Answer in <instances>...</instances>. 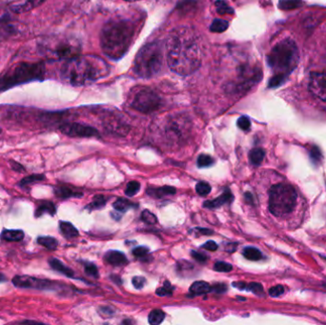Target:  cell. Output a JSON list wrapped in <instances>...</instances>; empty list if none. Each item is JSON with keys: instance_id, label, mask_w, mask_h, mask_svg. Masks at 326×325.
Returning <instances> with one entry per match:
<instances>
[{"instance_id": "6da1fadb", "label": "cell", "mask_w": 326, "mask_h": 325, "mask_svg": "<svg viewBox=\"0 0 326 325\" xmlns=\"http://www.w3.org/2000/svg\"><path fill=\"white\" fill-rule=\"evenodd\" d=\"M165 52L171 70L178 75H192L201 64L198 38L188 27L176 28L170 33L165 44Z\"/></svg>"}, {"instance_id": "7a4b0ae2", "label": "cell", "mask_w": 326, "mask_h": 325, "mask_svg": "<svg viewBox=\"0 0 326 325\" xmlns=\"http://www.w3.org/2000/svg\"><path fill=\"white\" fill-rule=\"evenodd\" d=\"M139 16L119 15L103 26L100 34L101 50L111 59L118 60L126 54L140 30Z\"/></svg>"}, {"instance_id": "3957f363", "label": "cell", "mask_w": 326, "mask_h": 325, "mask_svg": "<svg viewBox=\"0 0 326 325\" xmlns=\"http://www.w3.org/2000/svg\"><path fill=\"white\" fill-rule=\"evenodd\" d=\"M110 72L107 63L93 54L76 55L62 66L61 78L72 86H83L106 76Z\"/></svg>"}, {"instance_id": "277c9868", "label": "cell", "mask_w": 326, "mask_h": 325, "mask_svg": "<svg viewBox=\"0 0 326 325\" xmlns=\"http://www.w3.org/2000/svg\"><path fill=\"white\" fill-rule=\"evenodd\" d=\"M267 62L275 71L274 75L285 80L299 62V50L296 43L292 39L278 42L268 54Z\"/></svg>"}, {"instance_id": "5b68a950", "label": "cell", "mask_w": 326, "mask_h": 325, "mask_svg": "<svg viewBox=\"0 0 326 325\" xmlns=\"http://www.w3.org/2000/svg\"><path fill=\"white\" fill-rule=\"evenodd\" d=\"M45 67L43 63L22 62L14 65L0 75V93L12 87L41 80L44 77Z\"/></svg>"}, {"instance_id": "8992f818", "label": "cell", "mask_w": 326, "mask_h": 325, "mask_svg": "<svg viewBox=\"0 0 326 325\" xmlns=\"http://www.w3.org/2000/svg\"><path fill=\"white\" fill-rule=\"evenodd\" d=\"M163 65V48L158 42H150L138 51L134 62L133 72L142 78H151L157 75Z\"/></svg>"}, {"instance_id": "52a82bcc", "label": "cell", "mask_w": 326, "mask_h": 325, "mask_svg": "<svg viewBox=\"0 0 326 325\" xmlns=\"http://www.w3.org/2000/svg\"><path fill=\"white\" fill-rule=\"evenodd\" d=\"M298 198L299 195L292 185L284 182L277 183L269 191V211L276 217H286L297 208Z\"/></svg>"}, {"instance_id": "ba28073f", "label": "cell", "mask_w": 326, "mask_h": 325, "mask_svg": "<svg viewBox=\"0 0 326 325\" xmlns=\"http://www.w3.org/2000/svg\"><path fill=\"white\" fill-rule=\"evenodd\" d=\"M42 51L49 58L70 59L78 55L79 47L73 41L66 38L49 39L42 45Z\"/></svg>"}, {"instance_id": "9c48e42d", "label": "cell", "mask_w": 326, "mask_h": 325, "mask_svg": "<svg viewBox=\"0 0 326 325\" xmlns=\"http://www.w3.org/2000/svg\"><path fill=\"white\" fill-rule=\"evenodd\" d=\"M131 105L138 112L152 113L160 107L161 100L156 92L150 88L136 87L133 90Z\"/></svg>"}, {"instance_id": "30bf717a", "label": "cell", "mask_w": 326, "mask_h": 325, "mask_svg": "<svg viewBox=\"0 0 326 325\" xmlns=\"http://www.w3.org/2000/svg\"><path fill=\"white\" fill-rule=\"evenodd\" d=\"M12 284L16 287L31 288L39 290H56L58 283L49 279L37 278L30 275H15L12 278Z\"/></svg>"}, {"instance_id": "8fae6325", "label": "cell", "mask_w": 326, "mask_h": 325, "mask_svg": "<svg viewBox=\"0 0 326 325\" xmlns=\"http://www.w3.org/2000/svg\"><path fill=\"white\" fill-rule=\"evenodd\" d=\"M61 131L63 134L69 137H76V138H93L98 136L97 129L80 123L63 124L61 126Z\"/></svg>"}, {"instance_id": "7c38bea8", "label": "cell", "mask_w": 326, "mask_h": 325, "mask_svg": "<svg viewBox=\"0 0 326 325\" xmlns=\"http://www.w3.org/2000/svg\"><path fill=\"white\" fill-rule=\"evenodd\" d=\"M309 91L315 98L326 102V72L311 73Z\"/></svg>"}, {"instance_id": "4fadbf2b", "label": "cell", "mask_w": 326, "mask_h": 325, "mask_svg": "<svg viewBox=\"0 0 326 325\" xmlns=\"http://www.w3.org/2000/svg\"><path fill=\"white\" fill-rule=\"evenodd\" d=\"M16 32L17 28L10 15L5 14L0 17V39L11 38Z\"/></svg>"}, {"instance_id": "5bb4252c", "label": "cell", "mask_w": 326, "mask_h": 325, "mask_svg": "<svg viewBox=\"0 0 326 325\" xmlns=\"http://www.w3.org/2000/svg\"><path fill=\"white\" fill-rule=\"evenodd\" d=\"M234 200V196L229 190H226L223 194H221L218 198L213 200H207L203 203V207L208 209H216L219 208L226 203H231Z\"/></svg>"}, {"instance_id": "9a60e30c", "label": "cell", "mask_w": 326, "mask_h": 325, "mask_svg": "<svg viewBox=\"0 0 326 325\" xmlns=\"http://www.w3.org/2000/svg\"><path fill=\"white\" fill-rule=\"evenodd\" d=\"M185 124L181 119H176L170 122L167 128V135L170 139H181L183 137V131L185 130Z\"/></svg>"}, {"instance_id": "2e32d148", "label": "cell", "mask_w": 326, "mask_h": 325, "mask_svg": "<svg viewBox=\"0 0 326 325\" xmlns=\"http://www.w3.org/2000/svg\"><path fill=\"white\" fill-rule=\"evenodd\" d=\"M105 261L114 266H122L128 263L126 256L120 251H109L105 255Z\"/></svg>"}, {"instance_id": "e0dca14e", "label": "cell", "mask_w": 326, "mask_h": 325, "mask_svg": "<svg viewBox=\"0 0 326 325\" xmlns=\"http://www.w3.org/2000/svg\"><path fill=\"white\" fill-rule=\"evenodd\" d=\"M56 213H57V207L52 201L41 200V201H38V203H37L35 217H40L44 214H48L50 216H55Z\"/></svg>"}, {"instance_id": "ac0fdd59", "label": "cell", "mask_w": 326, "mask_h": 325, "mask_svg": "<svg viewBox=\"0 0 326 325\" xmlns=\"http://www.w3.org/2000/svg\"><path fill=\"white\" fill-rule=\"evenodd\" d=\"M176 189L171 186H163L159 188H149L147 189V194L151 197L161 199L166 196H172L176 194Z\"/></svg>"}, {"instance_id": "d6986e66", "label": "cell", "mask_w": 326, "mask_h": 325, "mask_svg": "<svg viewBox=\"0 0 326 325\" xmlns=\"http://www.w3.org/2000/svg\"><path fill=\"white\" fill-rule=\"evenodd\" d=\"M49 264H50V266L54 270L60 272L61 274L66 275L68 277H73L74 276V274H73V271H72V269H70L68 266H66L64 263L61 262L60 260H58V259H55V258L51 259L49 261Z\"/></svg>"}, {"instance_id": "ffe728a7", "label": "cell", "mask_w": 326, "mask_h": 325, "mask_svg": "<svg viewBox=\"0 0 326 325\" xmlns=\"http://www.w3.org/2000/svg\"><path fill=\"white\" fill-rule=\"evenodd\" d=\"M24 232L21 230H4L0 238L5 241H21L24 238Z\"/></svg>"}, {"instance_id": "44dd1931", "label": "cell", "mask_w": 326, "mask_h": 325, "mask_svg": "<svg viewBox=\"0 0 326 325\" xmlns=\"http://www.w3.org/2000/svg\"><path fill=\"white\" fill-rule=\"evenodd\" d=\"M55 194L58 198L61 199H69L72 197H81L82 193H78L76 191H73L72 188L67 186H58L55 188Z\"/></svg>"}, {"instance_id": "7402d4cb", "label": "cell", "mask_w": 326, "mask_h": 325, "mask_svg": "<svg viewBox=\"0 0 326 325\" xmlns=\"http://www.w3.org/2000/svg\"><path fill=\"white\" fill-rule=\"evenodd\" d=\"M60 230H61V234L66 238H73L78 237L77 229L70 222L61 221Z\"/></svg>"}, {"instance_id": "603a6c76", "label": "cell", "mask_w": 326, "mask_h": 325, "mask_svg": "<svg viewBox=\"0 0 326 325\" xmlns=\"http://www.w3.org/2000/svg\"><path fill=\"white\" fill-rule=\"evenodd\" d=\"M210 291H212V286L205 281H196L190 287V292L196 296L207 294Z\"/></svg>"}, {"instance_id": "cb8c5ba5", "label": "cell", "mask_w": 326, "mask_h": 325, "mask_svg": "<svg viewBox=\"0 0 326 325\" xmlns=\"http://www.w3.org/2000/svg\"><path fill=\"white\" fill-rule=\"evenodd\" d=\"M113 207L115 208V210L117 212H126L129 209L133 208V207H137V204H134V202H132L130 200H125V199H119L116 200L113 204Z\"/></svg>"}, {"instance_id": "d4e9b609", "label": "cell", "mask_w": 326, "mask_h": 325, "mask_svg": "<svg viewBox=\"0 0 326 325\" xmlns=\"http://www.w3.org/2000/svg\"><path fill=\"white\" fill-rule=\"evenodd\" d=\"M45 0H26L23 4L17 5L14 7V11L18 12V13H22V12H27L30 10L35 9L36 7H38L40 4H42Z\"/></svg>"}, {"instance_id": "484cf974", "label": "cell", "mask_w": 326, "mask_h": 325, "mask_svg": "<svg viewBox=\"0 0 326 325\" xmlns=\"http://www.w3.org/2000/svg\"><path fill=\"white\" fill-rule=\"evenodd\" d=\"M264 157H265V152L261 148H255L249 154L250 162L252 163V165L254 166L261 165Z\"/></svg>"}, {"instance_id": "4316f807", "label": "cell", "mask_w": 326, "mask_h": 325, "mask_svg": "<svg viewBox=\"0 0 326 325\" xmlns=\"http://www.w3.org/2000/svg\"><path fill=\"white\" fill-rule=\"evenodd\" d=\"M37 243L49 250H56L59 246V241L55 238L52 237H38L36 239Z\"/></svg>"}, {"instance_id": "83f0119b", "label": "cell", "mask_w": 326, "mask_h": 325, "mask_svg": "<svg viewBox=\"0 0 326 325\" xmlns=\"http://www.w3.org/2000/svg\"><path fill=\"white\" fill-rule=\"evenodd\" d=\"M243 256L245 259L249 260V261H253V262H257L262 259V254L261 252L255 248V247H246L244 248V250L242 252Z\"/></svg>"}, {"instance_id": "f1b7e54d", "label": "cell", "mask_w": 326, "mask_h": 325, "mask_svg": "<svg viewBox=\"0 0 326 325\" xmlns=\"http://www.w3.org/2000/svg\"><path fill=\"white\" fill-rule=\"evenodd\" d=\"M164 318H165V314L163 311H161L159 309H155L149 314L148 321H149L150 325H158L164 321Z\"/></svg>"}, {"instance_id": "f546056e", "label": "cell", "mask_w": 326, "mask_h": 325, "mask_svg": "<svg viewBox=\"0 0 326 325\" xmlns=\"http://www.w3.org/2000/svg\"><path fill=\"white\" fill-rule=\"evenodd\" d=\"M228 27H229V24L226 20L217 18L212 22L210 30L214 33H222V32H225L228 29Z\"/></svg>"}, {"instance_id": "4dcf8cb0", "label": "cell", "mask_w": 326, "mask_h": 325, "mask_svg": "<svg viewBox=\"0 0 326 325\" xmlns=\"http://www.w3.org/2000/svg\"><path fill=\"white\" fill-rule=\"evenodd\" d=\"M302 5V0H280L279 1V8L282 10H294Z\"/></svg>"}, {"instance_id": "1f68e13d", "label": "cell", "mask_w": 326, "mask_h": 325, "mask_svg": "<svg viewBox=\"0 0 326 325\" xmlns=\"http://www.w3.org/2000/svg\"><path fill=\"white\" fill-rule=\"evenodd\" d=\"M106 201H107V199L104 196H101V195L96 196L94 198L93 201L91 202V204L88 206V209H90V210L100 209V208H102V207L105 206Z\"/></svg>"}, {"instance_id": "d6a6232c", "label": "cell", "mask_w": 326, "mask_h": 325, "mask_svg": "<svg viewBox=\"0 0 326 325\" xmlns=\"http://www.w3.org/2000/svg\"><path fill=\"white\" fill-rule=\"evenodd\" d=\"M217 13L219 14H231L233 13L232 8L223 0H218L216 2Z\"/></svg>"}, {"instance_id": "836d02e7", "label": "cell", "mask_w": 326, "mask_h": 325, "mask_svg": "<svg viewBox=\"0 0 326 325\" xmlns=\"http://www.w3.org/2000/svg\"><path fill=\"white\" fill-rule=\"evenodd\" d=\"M214 162H215L212 159V157H210L208 155H200L197 159V166L199 168H206V167L212 166Z\"/></svg>"}, {"instance_id": "e575fe53", "label": "cell", "mask_w": 326, "mask_h": 325, "mask_svg": "<svg viewBox=\"0 0 326 325\" xmlns=\"http://www.w3.org/2000/svg\"><path fill=\"white\" fill-rule=\"evenodd\" d=\"M139 189H140V184L137 181H131L126 186L125 194L128 197H133V196L138 193Z\"/></svg>"}, {"instance_id": "d590c367", "label": "cell", "mask_w": 326, "mask_h": 325, "mask_svg": "<svg viewBox=\"0 0 326 325\" xmlns=\"http://www.w3.org/2000/svg\"><path fill=\"white\" fill-rule=\"evenodd\" d=\"M141 218L145 223L150 224V225H154L157 222V217L153 213L150 212L149 210H144L143 212L141 213Z\"/></svg>"}, {"instance_id": "8d00e7d4", "label": "cell", "mask_w": 326, "mask_h": 325, "mask_svg": "<svg viewBox=\"0 0 326 325\" xmlns=\"http://www.w3.org/2000/svg\"><path fill=\"white\" fill-rule=\"evenodd\" d=\"M196 191L199 196L205 197L211 192V186L208 183L201 181L196 185Z\"/></svg>"}, {"instance_id": "74e56055", "label": "cell", "mask_w": 326, "mask_h": 325, "mask_svg": "<svg viewBox=\"0 0 326 325\" xmlns=\"http://www.w3.org/2000/svg\"><path fill=\"white\" fill-rule=\"evenodd\" d=\"M174 287L170 284L169 282H165L162 287L158 288L157 290V295L159 297H167V296H172L173 294Z\"/></svg>"}, {"instance_id": "f35d334b", "label": "cell", "mask_w": 326, "mask_h": 325, "mask_svg": "<svg viewBox=\"0 0 326 325\" xmlns=\"http://www.w3.org/2000/svg\"><path fill=\"white\" fill-rule=\"evenodd\" d=\"M44 179V175H32L29 176H26L23 179H21L20 181V185L25 186V185H29L32 184L36 181H41Z\"/></svg>"}, {"instance_id": "ab89813d", "label": "cell", "mask_w": 326, "mask_h": 325, "mask_svg": "<svg viewBox=\"0 0 326 325\" xmlns=\"http://www.w3.org/2000/svg\"><path fill=\"white\" fill-rule=\"evenodd\" d=\"M214 270H216L217 272H221V273H228L233 270V266L229 263L218 262V263H215Z\"/></svg>"}, {"instance_id": "60d3db41", "label": "cell", "mask_w": 326, "mask_h": 325, "mask_svg": "<svg viewBox=\"0 0 326 325\" xmlns=\"http://www.w3.org/2000/svg\"><path fill=\"white\" fill-rule=\"evenodd\" d=\"M237 124H238V127L243 130V131H248L251 127V121H250L249 117H247V116H241L238 119Z\"/></svg>"}, {"instance_id": "b9f144b4", "label": "cell", "mask_w": 326, "mask_h": 325, "mask_svg": "<svg viewBox=\"0 0 326 325\" xmlns=\"http://www.w3.org/2000/svg\"><path fill=\"white\" fill-rule=\"evenodd\" d=\"M245 290L251 291V292H253L254 294H256V295H261L263 293V288L261 286V284L257 283V282H252V283L246 284Z\"/></svg>"}, {"instance_id": "7bdbcfd3", "label": "cell", "mask_w": 326, "mask_h": 325, "mask_svg": "<svg viewBox=\"0 0 326 325\" xmlns=\"http://www.w3.org/2000/svg\"><path fill=\"white\" fill-rule=\"evenodd\" d=\"M85 273L90 276L97 277L98 276V270L97 267L93 263H87L84 266Z\"/></svg>"}, {"instance_id": "ee69618b", "label": "cell", "mask_w": 326, "mask_h": 325, "mask_svg": "<svg viewBox=\"0 0 326 325\" xmlns=\"http://www.w3.org/2000/svg\"><path fill=\"white\" fill-rule=\"evenodd\" d=\"M148 253H149V248L146 246H139L133 250V255L136 258H144Z\"/></svg>"}, {"instance_id": "f6af8a7d", "label": "cell", "mask_w": 326, "mask_h": 325, "mask_svg": "<svg viewBox=\"0 0 326 325\" xmlns=\"http://www.w3.org/2000/svg\"><path fill=\"white\" fill-rule=\"evenodd\" d=\"M132 283L134 288L141 289V288L144 287V285L146 284V279L143 276H133Z\"/></svg>"}, {"instance_id": "bcb514c9", "label": "cell", "mask_w": 326, "mask_h": 325, "mask_svg": "<svg viewBox=\"0 0 326 325\" xmlns=\"http://www.w3.org/2000/svg\"><path fill=\"white\" fill-rule=\"evenodd\" d=\"M284 293V287L282 285H277L269 290V294L272 297H279Z\"/></svg>"}, {"instance_id": "7dc6e473", "label": "cell", "mask_w": 326, "mask_h": 325, "mask_svg": "<svg viewBox=\"0 0 326 325\" xmlns=\"http://www.w3.org/2000/svg\"><path fill=\"white\" fill-rule=\"evenodd\" d=\"M191 255H192L194 260H196V261L198 262V263H206L207 260H208V258L206 257L204 254H201V253L196 252V251H192V252H191Z\"/></svg>"}, {"instance_id": "c3c4849f", "label": "cell", "mask_w": 326, "mask_h": 325, "mask_svg": "<svg viewBox=\"0 0 326 325\" xmlns=\"http://www.w3.org/2000/svg\"><path fill=\"white\" fill-rule=\"evenodd\" d=\"M98 313H99L102 317H110V316H112V315L115 313V311H114L111 307H109V306H102V307L99 308Z\"/></svg>"}, {"instance_id": "681fc988", "label": "cell", "mask_w": 326, "mask_h": 325, "mask_svg": "<svg viewBox=\"0 0 326 325\" xmlns=\"http://www.w3.org/2000/svg\"><path fill=\"white\" fill-rule=\"evenodd\" d=\"M201 247L204 248L206 250L209 251H216L217 248H218L217 243H216L215 241H213V240H209V241H207V242L204 243Z\"/></svg>"}, {"instance_id": "f907efd6", "label": "cell", "mask_w": 326, "mask_h": 325, "mask_svg": "<svg viewBox=\"0 0 326 325\" xmlns=\"http://www.w3.org/2000/svg\"><path fill=\"white\" fill-rule=\"evenodd\" d=\"M226 290H227V286L223 283H217L212 287V291L217 292V293H224Z\"/></svg>"}, {"instance_id": "816d5d0a", "label": "cell", "mask_w": 326, "mask_h": 325, "mask_svg": "<svg viewBox=\"0 0 326 325\" xmlns=\"http://www.w3.org/2000/svg\"><path fill=\"white\" fill-rule=\"evenodd\" d=\"M310 156H311V159H312L314 162H319L320 159L322 158V156H321V152H320V150H319L317 147H314L313 150L311 151Z\"/></svg>"}, {"instance_id": "f5cc1de1", "label": "cell", "mask_w": 326, "mask_h": 325, "mask_svg": "<svg viewBox=\"0 0 326 325\" xmlns=\"http://www.w3.org/2000/svg\"><path fill=\"white\" fill-rule=\"evenodd\" d=\"M12 168L14 170V171H16V172H21V171H24V168L22 167V165H20L19 163L17 162H12Z\"/></svg>"}, {"instance_id": "db71d44e", "label": "cell", "mask_w": 326, "mask_h": 325, "mask_svg": "<svg viewBox=\"0 0 326 325\" xmlns=\"http://www.w3.org/2000/svg\"><path fill=\"white\" fill-rule=\"evenodd\" d=\"M201 235H212L213 231L209 230V229H204V228H197L196 229Z\"/></svg>"}, {"instance_id": "11a10c76", "label": "cell", "mask_w": 326, "mask_h": 325, "mask_svg": "<svg viewBox=\"0 0 326 325\" xmlns=\"http://www.w3.org/2000/svg\"><path fill=\"white\" fill-rule=\"evenodd\" d=\"M245 200H246V201L248 202V203H253V196L250 194V193H245Z\"/></svg>"}, {"instance_id": "9f6ffc18", "label": "cell", "mask_w": 326, "mask_h": 325, "mask_svg": "<svg viewBox=\"0 0 326 325\" xmlns=\"http://www.w3.org/2000/svg\"><path fill=\"white\" fill-rule=\"evenodd\" d=\"M6 280H7L6 275H4V274H2V273H0V283H1V282H5Z\"/></svg>"}, {"instance_id": "6f0895ef", "label": "cell", "mask_w": 326, "mask_h": 325, "mask_svg": "<svg viewBox=\"0 0 326 325\" xmlns=\"http://www.w3.org/2000/svg\"><path fill=\"white\" fill-rule=\"evenodd\" d=\"M126 1H137V0H126Z\"/></svg>"}]
</instances>
